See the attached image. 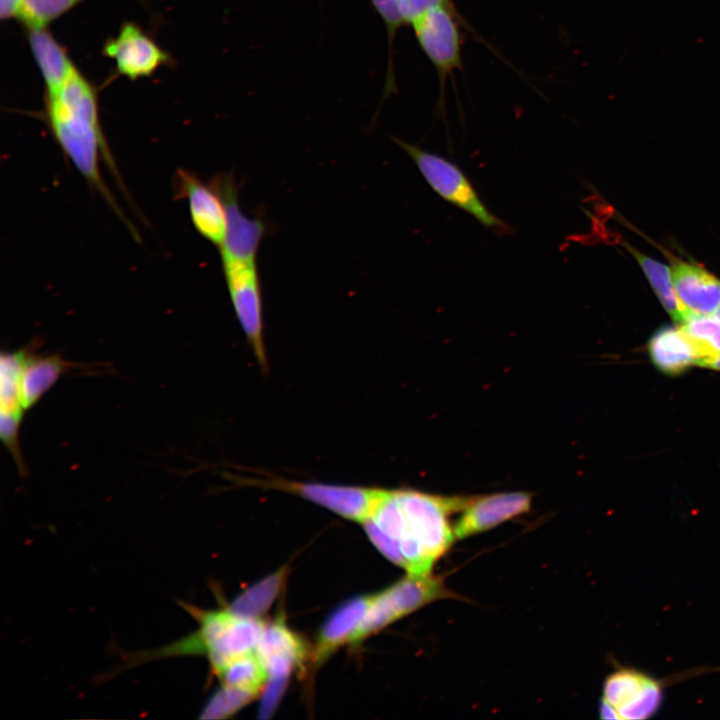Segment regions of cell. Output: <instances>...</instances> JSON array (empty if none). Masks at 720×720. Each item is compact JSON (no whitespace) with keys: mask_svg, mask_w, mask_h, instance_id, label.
<instances>
[{"mask_svg":"<svg viewBox=\"0 0 720 720\" xmlns=\"http://www.w3.org/2000/svg\"><path fill=\"white\" fill-rule=\"evenodd\" d=\"M466 499L414 489H384L362 526L390 562L407 574L429 575L456 538L449 516L460 512Z\"/></svg>","mask_w":720,"mask_h":720,"instance_id":"1","label":"cell"},{"mask_svg":"<svg viewBox=\"0 0 720 720\" xmlns=\"http://www.w3.org/2000/svg\"><path fill=\"white\" fill-rule=\"evenodd\" d=\"M43 118L65 158L112 205L101 163L114 169L99 115L97 88L77 68L64 85L45 93Z\"/></svg>","mask_w":720,"mask_h":720,"instance_id":"2","label":"cell"},{"mask_svg":"<svg viewBox=\"0 0 720 720\" xmlns=\"http://www.w3.org/2000/svg\"><path fill=\"white\" fill-rule=\"evenodd\" d=\"M181 606L196 620L197 628L167 645L127 652L118 671L163 658L202 656L214 673L230 660L256 649L263 621L238 616L227 605L210 610L186 602Z\"/></svg>","mask_w":720,"mask_h":720,"instance_id":"3","label":"cell"},{"mask_svg":"<svg viewBox=\"0 0 720 720\" xmlns=\"http://www.w3.org/2000/svg\"><path fill=\"white\" fill-rule=\"evenodd\" d=\"M712 671L697 667L666 678H657L633 666L617 664L604 683L600 704L601 719L645 720L653 717L664 701L665 689L681 679Z\"/></svg>","mask_w":720,"mask_h":720,"instance_id":"4","label":"cell"},{"mask_svg":"<svg viewBox=\"0 0 720 720\" xmlns=\"http://www.w3.org/2000/svg\"><path fill=\"white\" fill-rule=\"evenodd\" d=\"M411 157L429 186L442 199L467 212L486 228L505 233L509 230L483 203L463 171L443 156L393 137Z\"/></svg>","mask_w":720,"mask_h":720,"instance_id":"5","label":"cell"},{"mask_svg":"<svg viewBox=\"0 0 720 720\" xmlns=\"http://www.w3.org/2000/svg\"><path fill=\"white\" fill-rule=\"evenodd\" d=\"M451 594L439 577L407 574L384 590L374 593L371 604L351 645L368 637L425 605Z\"/></svg>","mask_w":720,"mask_h":720,"instance_id":"6","label":"cell"},{"mask_svg":"<svg viewBox=\"0 0 720 720\" xmlns=\"http://www.w3.org/2000/svg\"><path fill=\"white\" fill-rule=\"evenodd\" d=\"M232 478L245 486L279 490L300 496L345 519L361 524L369 517L384 492L383 488L294 481L271 475Z\"/></svg>","mask_w":720,"mask_h":720,"instance_id":"7","label":"cell"},{"mask_svg":"<svg viewBox=\"0 0 720 720\" xmlns=\"http://www.w3.org/2000/svg\"><path fill=\"white\" fill-rule=\"evenodd\" d=\"M229 297L260 368L268 370L262 288L257 262L221 259Z\"/></svg>","mask_w":720,"mask_h":720,"instance_id":"8","label":"cell"},{"mask_svg":"<svg viewBox=\"0 0 720 720\" xmlns=\"http://www.w3.org/2000/svg\"><path fill=\"white\" fill-rule=\"evenodd\" d=\"M410 25L421 50L437 71L443 91L447 77L462 68V32L452 2L427 10Z\"/></svg>","mask_w":720,"mask_h":720,"instance_id":"9","label":"cell"},{"mask_svg":"<svg viewBox=\"0 0 720 720\" xmlns=\"http://www.w3.org/2000/svg\"><path fill=\"white\" fill-rule=\"evenodd\" d=\"M103 55L115 63L116 73L134 81L152 76L160 67L172 64V56L138 24L122 23L116 36L106 39Z\"/></svg>","mask_w":720,"mask_h":720,"instance_id":"10","label":"cell"},{"mask_svg":"<svg viewBox=\"0 0 720 720\" xmlns=\"http://www.w3.org/2000/svg\"><path fill=\"white\" fill-rule=\"evenodd\" d=\"M212 182L219 190L226 208V232L218 248L221 259L257 262L260 244L268 231L262 217H249L238 200L239 185L231 174L217 175Z\"/></svg>","mask_w":720,"mask_h":720,"instance_id":"11","label":"cell"},{"mask_svg":"<svg viewBox=\"0 0 720 720\" xmlns=\"http://www.w3.org/2000/svg\"><path fill=\"white\" fill-rule=\"evenodd\" d=\"M177 192L185 199L191 222L196 231L217 248L226 232L225 203L214 183L204 182L190 171L179 169Z\"/></svg>","mask_w":720,"mask_h":720,"instance_id":"12","label":"cell"},{"mask_svg":"<svg viewBox=\"0 0 720 720\" xmlns=\"http://www.w3.org/2000/svg\"><path fill=\"white\" fill-rule=\"evenodd\" d=\"M28 351V348L3 351L0 357V438L17 466L25 464L19 437L26 411L21 401L20 380Z\"/></svg>","mask_w":720,"mask_h":720,"instance_id":"13","label":"cell"},{"mask_svg":"<svg viewBox=\"0 0 720 720\" xmlns=\"http://www.w3.org/2000/svg\"><path fill=\"white\" fill-rule=\"evenodd\" d=\"M269 678L287 679L309 664L311 650L282 615L264 623L256 649ZM268 678V679H269Z\"/></svg>","mask_w":720,"mask_h":720,"instance_id":"14","label":"cell"},{"mask_svg":"<svg viewBox=\"0 0 720 720\" xmlns=\"http://www.w3.org/2000/svg\"><path fill=\"white\" fill-rule=\"evenodd\" d=\"M531 501V494L521 491L467 497L453 527L455 537L464 539L482 533L526 513L531 507Z\"/></svg>","mask_w":720,"mask_h":720,"instance_id":"15","label":"cell"},{"mask_svg":"<svg viewBox=\"0 0 720 720\" xmlns=\"http://www.w3.org/2000/svg\"><path fill=\"white\" fill-rule=\"evenodd\" d=\"M372 597L373 594L358 595L333 610L320 627L309 665L319 668L341 646L352 644Z\"/></svg>","mask_w":720,"mask_h":720,"instance_id":"16","label":"cell"},{"mask_svg":"<svg viewBox=\"0 0 720 720\" xmlns=\"http://www.w3.org/2000/svg\"><path fill=\"white\" fill-rule=\"evenodd\" d=\"M676 294L687 311L698 315H712L720 305V280L704 268L676 261L672 266Z\"/></svg>","mask_w":720,"mask_h":720,"instance_id":"17","label":"cell"},{"mask_svg":"<svg viewBox=\"0 0 720 720\" xmlns=\"http://www.w3.org/2000/svg\"><path fill=\"white\" fill-rule=\"evenodd\" d=\"M32 56L45 84V93L61 88L77 69L66 48L47 28H25Z\"/></svg>","mask_w":720,"mask_h":720,"instance_id":"18","label":"cell"},{"mask_svg":"<svg viewBox=\"0 0 720 720\" xmlns=\"http://www.w3.org/2000/svg\"><path fill=\"white\" fill-rule=\"evenodd\" d=\"M72 369L74 363L64 359L61 354L44 355L29 349L20 380L24 409L33 408L59 379Z\"/></svg>","mask_w":720,"mask_h":720,"instance_id":"19","label":"cell"},{"mask_svg":"<svg viewBox=\"0 0 720 720\" xmlns=\"http://www.w3.org/2000/svg\"><path fill=\"white\" fill-rule=\"evenodd\" d=\"M649 355L662 372L677 375L697 364V353L692 340L681 328H661L648 343Z\"/></svg>","mask_w":720,"mask_h":720,"instance_id":"20","label":"cell"},{"mask_svg":"<svg viewBox=\"0 0 720 720\" xmlns=\"http://www.w3.org/2000/svg\"><path fill=\"white\" fill-rule=\"evenodd\" d=\"M287 576V567L278 569L240 593L228 608L238 616L261 620L278 598Z\"/></svg>","mask_w":720,"mask_h":720,"instance_id":"21","label":"cell"},{"mask_svg":"<svg viewBox=\"0 0 720 720\" xmlns=\"http://www.w3.org/2000/svg\"><path fill=\"white\" fill-rule=\"evenodd\" d=\"M221 685L259 694L268 681V672L256 653L240 655L213 673Z\"/></svg>","mask_w":720,"mask_h":720,"instance_id":"22","label":"cell"},{"mask_svg":"<svg viewBox=\"0 0 720 720\" xmlns=\"http://www.w3.org/2000/svg\"><path fill=\"white\" fill-rule=\"evenodd\" d=\"M647 276L662 305L676 322H683L691 313L679 300L669 268L628 246Z\"/></svg>","mask_w":720,"mask_h":720,"instance_id":"23","label":"cell"},{"mask_svg":"<svg viewBox=\"0 0 720 720\" xmlns=\"http://www.w3.org/2000/svg\"><path fill=\"white\" fill-rule=\"evenodd\" d=\"M692 340L697 365L704 359L720 355V321L706 315L690 314L680 327Z\"/></svg>","mask_w":720,"mask_h":720,"instance_id":"24","label":"cell"},{"mask_svg":"<svg viewBox=\"0 0 720 720\" xmlns=\"http://www.w3.org/2000/svg\"><path fill=\"white\" fill-rule=\"evenodd\" d=\"M20 21L25 28H47L86 0H22ZM146 1V0H139Z\"/></svg>","mask_w":720,"mask_h":720,"instance_id":"25","label":"cell"},{"mask_svg":"<svg viewBox=\"0 0 720 720\" xmlns=\"http://www.w3.org/2000/svg\"><path fill=\"white\" fill-rule=\"evenodd\" d=\"M256 696L258 695L249 691L221 685L203 707L200 718H229L251 703Z\"/></svg>","mask_w":720,"mask_h":720,"instance_id":"26","label":"cell"},{"mask_svg":"<svg viewBox=\"0 0 720 720\" xmlns=\"http://www.w3.org/2000/svg\"><path fill=\"white\" fill-rule=\"evenodd\" d=\"M378 15L383 20L392 46L395 34L400 27L408 24L405 0H370Z\"/></svg>","mask_w":720,"mask_h":720,"instance_id":"27","label":"cell"},{"mask_svg":"<svg viewBox=\"0 0 720 720\" xmlns=\"http://www.w3.org/2000/svg\"><path fill=\"white\" fill-rule=\"evenodd\" d=\"M287 683V679H268L266 685L264 686V695L259 709L261 718L271 717L284 694Z\"/></svg>","mask_w":720,"mask_h":720,"instance_id":"28","label":"cell"},{"mask_svg":"<svg viewBox=\"0 0 720 720\" xmlns=\"http://www.w3.org/2000/svg\"><path fill=\"white\" fill-rule=\"evenodd\" d=\"M447 3H451V0H405L408 24L427 10Z\"/></svg>","mask_w":720,"mask_h":720,"instance_id":"29","label":"cell"},{"mask_svg":"<svg viewBox=\"0 0 720 720\" xmlns=\"http://www.w3.org/2000/svg\"><path fill=\"white\" fill-rule=\"evenodd\" d=\"M22 0H0L1 20H20L22 13Z\"/></svg>","mask_w":720,"mask_h":720,"instance_id":"30","label":"cell"},{"mask_svg":"<svg viewBox=\"0 0 720 720\" xmlns=\"http://www.w3.org/2000/svg\"><path fill=\"white\" fill-rule=\"evenodd\" d=\"M699 366L720 370V355L708 357L700 362Z\"/></svg>","mask_w":720,"mask_h":720,"instance_id":"31","label":"cell"},{"mask_svg":"<svg viewBox=\"0 0 720 720\" xmlns=\"http://www.w3.org/2000/svg\"><path fill=\"white\" fill-rule=\"evenodd\" d=\"M714 316H715L716 319H718V320L720 321V305L718 306V308H717L716 311L714 312Z\"/></svg>","mask_w":720,"mask_h":720,"instance_id":"32","label":"cell"}]
</instances>
